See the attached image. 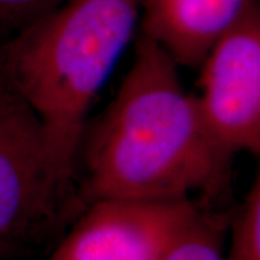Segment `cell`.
Instances as JSON below:
<instances>
[{
	"label": "cell",
	"instance_id": "7a4b0ae2",
	"mask_svg": "<svg viewBox=\"0 0 260 260\" xmlns=\"http://www.w3.org/2000/svg\"><path fill=\"white\" fill-rule=\"evenodd\" d=\"M142 0H65L0 45V77L37 115L68 188L89 107L134 35Z\"/></svg>",
	"mask_w": 260,
	"mask_h": 260
},
{
	"label": "cell",
	"instance_id": "6da1fadb",
	"mask_svg": "<svg viewBox=\"0 0 260 260\" xmlns=\"http://www.w3.org/2000/svg\"><path fill=\"white\" fill-rule=\"evenodd\" d=\"M232 159L216 144L177 64L141 34L132 68L90 135L86 195L90 201H172L219 187Z\"/></svg>",
	"mask_w": 260,
	"mask_h": 260
},
{
	"label": "cell",
	"instance_id": "ba28073f",
	"mask_svg": "<svg viewBox=\"0 0 260 260\" xmlns=\"http://www.w3.org/2000/svg\"><path fill=\"white\" fill-rule=\"evenodd\" d=\"M224 260H260V178H256L237 209Z\"/></svg>",
	"mask_w": 260,
	"mask_h": 260
},
{
	"label": "cell",
	"instance_id": "5b68a950",
	"mask_svg": "<svg viewBox=\"0 0 260 260\" xmlns=\"http://www.w3.org/2000/svg\"><path fill=\"white\" fill-rule=\"evenodd\" d=\"M198 211L190 199L90 201L50 260H158Z\"/></svg>",
	"mask_w": 260,
	"mask_h": 260
},
{
	"label": "cell",
	"instance_id": "277c9868",
	"mask_svg": "<svg viewBox=\"0 0 260 260\" xmlns=\"http://www.w3.org/2000/svg\"><path fill=\"white\" fill-rule=\"evenodd\" d=\"M201 117L230 157L260 152V12L249 0L235 24L203 61Z\"/></svg>",
	"mask_w": 260,
	"mask_h": 260
},
{
	"label": "cell",
	"instance_id": "8992f818",
	"mask_svg": "<svg viewBox=\"0 0 260 260\" xmlns=\"http://www.w3.org/2000/svg\"><path fill=\"white\" fill-rule=\"evenodd\" d=\"M249 0H142V32L176 64L201 65Z\"/></svg>",
	"mask_w": 260,
	"mask_h": 260
},
{
	"label": "cell",
	"instance_id": "9c48e42d",
	"mask_svg": "<svg viewBox=\"0 0 260 260\" xmlns=\"http://www.w3.org/2000/svg\"><path fill=\"white\" fill-rule=\"evenodd\" d=\"M65 0H0V37L27 28Z\"/></svg>",
	"mask_w": 260,
	"mask_h": 260
},
{
	"label": "cell",
	"instance_id": "3957f363",
	"mask_svg": "<svg viewBox=\"0 0 260 260\" xmlns=\"http://www.w3.org/2000/svg\"><path fill=\"white\" fill-rule=\"evenodd\" d=\"M65 190L37 115L0 77V258L53 218Z\"/></svg>",
	"mask_w": 260,
	"mask_h": 260
},
{
	"label": "cell",
	"instance_id": "52a82bcc",
	"mask_svg": "<svg viewBox=\"0 0 260 260\" xmlns=\"http://www.w3.org/2000/svg\"><path fill=\"white\" fill-rule=\"evenodd\" d=\"M224 228L222 217L199 210L158 260H224Z\"/></svg>",
	"mask_w": 260,
	"mask_h": 260
}]
</instances>
